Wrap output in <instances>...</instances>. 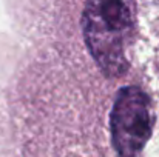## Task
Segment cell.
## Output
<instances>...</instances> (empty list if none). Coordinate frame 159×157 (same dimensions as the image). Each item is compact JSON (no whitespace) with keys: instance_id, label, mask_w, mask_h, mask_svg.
Returning <instances> with one entry per match:
<instances>
[{"instance_id":"obj_1","label":"cell","mask_w":159,"mask_h":157,"mask_svg":"<svg viewBox=\"0 0 159 157\" xmlns=\"http://www.w3.org/2000/svg\"><path fill=\"white\" fill-rule=\"evenodd\" d=\"M82 29L88 50L108 76H120L127 63V45L133 29L128 5L117 0L87 3Z\"/></svg>"},{"instance_id":"obj_2","label":"cell","mask_w":159,"mask_h":157,"mask_svg":"<svg viewBox=\"0 0 159 157\" xmlns=\"http://www.w3.org/2000/svg\"><path fill=\"white\" fill-rule=\"evenodd\" d=\"M152 108L144 91L127 86L119 91L111 112L113 143L120 157H136L152 134Z\"/></svg>"}]
</instances>
